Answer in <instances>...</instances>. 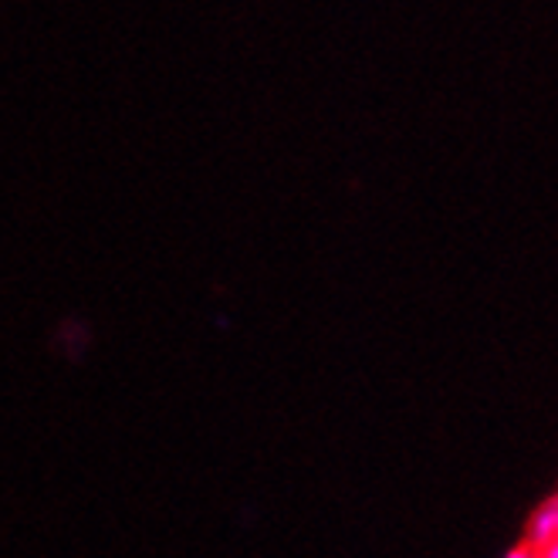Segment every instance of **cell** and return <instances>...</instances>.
Returning <instances> with one entry per match:
<instances>
[{
  "instance_id": "7a4b0ae2",
  "label": "cell",
  "mask_w": 558,
  "mask_h": 558,
  "mask_svg": "<svg viewBox=\"0 0 558 558\" xmlns=\"http://www.w3.org/2000/svg\"><path fill=\"white\" fill-rule=\"evenodd\" d=\"M501 558H535V548H529V545H524V542H521V545L508 548V551H505Z\"/></svg>"
},
{
  "instance_id": "3957f363",
  "label": "cell",
  "mask_w": 558,
  "mask_h": 558,
  "mask_svg": "<svg viewBox=\"0 0 558 558\" xmlns=\"http://www.w3.org/2000/svg\"><path fill=\"white\" fill-rule=\"evenodd\" d=\"M535 558H558V542H551L545 548H535Z\"/></svg>"
},
{
  "instance_id": "6da1fadb",
  "label": "cell",
  "mask_w": 558,
  "mask_h": 558,
  "mask_svg": "<svg viewBox=\"0 0 558 558\" xmlns=\"http://www.w3.org/2000/svg\"><path fill=\"white\" fill-rule=\"evenodd\" d=\"M551 542H558V490H551V495L532 511L529 529H524V545L529 548H545Z\"/></svg>"
}]
</instances>
